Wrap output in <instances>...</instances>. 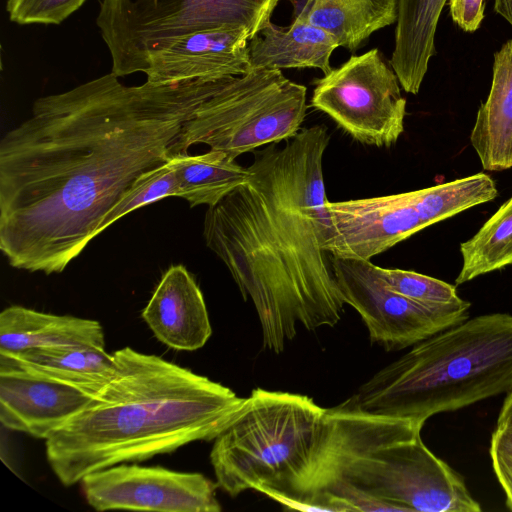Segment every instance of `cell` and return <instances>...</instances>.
<instances>
[{
	"mask_svg": "<svg viewBox=\"0 0 512 512\" xmlns=\"http://www.w3.org/2000/svg\"><path fill=\"white\" fill-rule=\"evenodd\" d=\"M447 0H400L395 45L390 65L401 87L417 94L430 59L435 54V34Z\"/></svg>",
	"mask_w": 512,
	"mask_h": 512,
	"instance_id": "obj_21",
	"label": "cell"
},
{
	"mask_svg": "<svg viewBox=\"0 0 512 512\" xmlns=\"http://www.w3.org/2000/svg\"><path fill=\"white\" fill-rule=\"evenodd\" d=\"M80 483L97 511H221L217 483L197 472L120 463L89 473Z\"/></svg>",
	"mask_w": 512,
	"mask_h": 512,
	"instance_id": "obj_11",
	"label": "cell"
},
{
	"mask_svg": "<svg viewBox=\"0 0 512 512\" xmlns=\"http://www.w3.org/2000/svg\"><path fill=\"white\" fill-rule=\"evenodd\" d=\"M378 49L352 56L315 81L311 105L356 141L390 147L404 131L406 99Z\"/></svg>",
	"mask_w": 512,
	"mask_h": 512,
	"instance_id": "obj_9",
	"label": "cell"
},
{
	"mask_svg": "<svg viewBox=\"0 0 512 512\" xmlns=\"http://www.w3.org/2000/svg\"><path fill=\"white\" fill-rule=\"evenodd\" d=\"M92 395L18 368H0V421L8 429L47 439L82 411Z\"/></svg>",
	"mask_w": 512,
	"mask_h": 512,
	"instance_id": "obj_13",
	"label": "cell"
},
{
	"mask_svg": "<svg viewBox=\"0 0 512 512\" xmlns=\"http://www.w3.org/2000/svg\"><path fill=\"white\" fill-rule=\"evenodd\" d=\"M338 47V40L326 30L293 18L286 27L269 21L250 39L248 53L253 70L318 68L325 75L333 69L330 57Z\"/></svg>",
	"mask_w": 512,
	"mask_h": 512,
	"instance_id": "obj_16",
	"label": "cell"
},
{
	"mask_svg": "<svg viewBox=\"0 0 512 512\" xmlns=\"http://www.w3.org/2000/svg\"><path fill=\"white\" fill-rule=\"evenodd\" d=\"M87 0H7L9 20L19 25H59Z\"/></svg>",
	"mask_w": 512,
	"mask_h": 512,
	"instance_id": "obj_27",
	"label": "cell"
},
{
	"mask_svg": "<svg viewBox=\"0 0 512 512\" xmlns=\"http://www.w3.org/2000/svg\"><path fill=\"white\" fill-rule=\"evenodd\" d=\"M386 284L397 293L428 305H447L462 299L456 286L414 271L389 269L378 266Z\"/></svg>",
	"mask_w": 512,
	"mask_h": 512,
	"instance_id": "obj_26",
	"label": "cell"
},
{
	"mask_svg": "<svg viewBox=\"0 0 512 512\" xmlns=\"http://www.w3.org/2000/svg\"><path fill=\"white\" fill-rule=\"evenodd\" d=\"M512 390V315L467 319L376 372L344 405L423 424Z\"/></svg>",
	"mask_w": 512,
	"mask_h": 512,
	"instance_id": "obj_5",
	"label": "cell"
},
{
	"mask_svg": "<svg viewBox=\"0 0 512 512\" xmlns=\"http://www.w3.org/2000/svg\"><path fill=\"white\" fill-rule=\"evenodd\" d=\"M486 0H448L453 21L464 31H476L484 18Z\"/></svg>",
	"mask_w": 512,
	"mask_h": 512,
	"instance_id": "obj_29",
	"label": "cell"
},
{
	"mask_svg": "<svg viewBox=\"0 0 512 512\" xmlns=\"http://www.w3.org/2000/svg\"><path fill=\"white\" fill-rule=\"evenodd\" d=\"M326 408L306 395L255 388L210 452L216 483L231 497L247 490L275 500L305 464Z\"/></svg>",
	"mask_w": 512,
	"mask_h": 512,
	"instance_id": "obj_6",
	"label": "cell"
},
{
	"mask_svg": "<svg viewBox=\"0 0 512 512\" xmlns=\"http://www.w3.org/2000/svg\"><path fill=\"white\" fill-rule=\"evenodd\" d=\"M490 455L506 505L512 510V418L497 424L491 437Z\"/></svg>",
	"mask_w": 512,
	"mask_h": 512,
	"instance_id": "obj_28",
	"label": "cell"
},
{
	"mask_svg": "<svg viewBox=\"0 0 512 512\" xmlns=\"http://www.w3.org/2000/svg\"><path fill=\"white\" fill-rule=\"evenodd\" d=\"M142 318L159 341L176 350L200 349L212 334L203 294L183 265L163 274Z\"/></svg>",
	"mask_w": 512,
	"mask_h": 512,
	"instance_id": "obj_15",
	"label": "cell"
},
{
	"mask_svg": "<svg viewBox=\"0 0 512 512\" xmlns=\"http://www.w3.org/2000/svg\"><path fill=\"white\" fill-rule=\"evenodd\" d=\"M330 134L300 130L254 151L248 181L204 217L203 236L256 310L263 347L281 353L300 324L335 326L344 301L324 249L328 226L323 174Z\"/></svg>",
	"mask_w": 512,
	"mask_h": 512,
	"instance_id": "obj_2",
	"label": "cell"
},
{
	"mask_svg": "<svg viewBox=\"0 0 512 512\" xmlns=\"http://www.w3.org/2000/svg\"><path fill=\"white\" fill-rule=\"evenodd\" d=\"M325 251L344 259L370 261L426 227L412 192L327 202Z\"/></svg>",
	"mask_w": 512,
	"mask_h": 512,
	"instance_id": "obj_12",
	"label": "cell"
},
{
	"mask_svg": "<svg viewBox=\"0 0 512 512\" xmlns=\"http://www.w3.org/2000/svg\"><path fill=\"white\" fill-rule=\"evenodd\" d=\"M279 0H101L96 25L111 57V72H144L150 60L186 35L244 27L252 37Z\"/></svg>",
	"mask_w": 512,
	"mask_h": 512,
	"instance_id": "obj_8",
	"label": "cell"
},
{
	"mask_svg": "<svg viewBox=\"0 0 512 512\" xmlns=\"http://www.w3.org/2000/svg\"><path fill=\"white\" fill-rule=\"evenodd\" d=\"M307 89L278 69L231 76L194 111L175 154L206 144L232 158L295 136L306 116Z\"/></svg>",
	"mask_w": 512,
	"mask_h": 512,
	"instance_id": "obj_7",
	"label": "cell"
},
{
	"mask_svg": "<svg viewBox=\"0 0 512 512\" xmlns=\"http://www.w3.org/2000/svg\"><path fill=\"white\" fill-rule=\"evenodd\" d=\"M487 171L512 168V40L494 55L492 83L470 135Z\"/></svg>",
	"mask_w": 512,
	"mask_h": 512,
	"instance_id": "obj_18",
	"label": "cell"
},
{
	"mask_svg": "<svg viewBox=\"0 0 512 512\" xmlns=\"http://www.w3.org/2000/svg\"><path fill=\"white\" fill-rule=\"evenodd\" d=\"M178 182L172 157L139 175L102 220L98 235L124 215L166 197H177Z\"/></svg>",
	"mask_w": 512,
	"mask_h": 512,
	"instance_id": "obj_25",
	"label": "cell"
},
{
	"mask_svg": "<svg viewBox=\"0 0 512 512\" xmlns=\"http://www.w3.org/2000/svg\"><path fill=\"white\" fill-rule=\"evenodd\" d=\"M423 424L341 403L274 501L301 511L479 512L463 478L423 443Z\"/></svg>",
	"mask_w": 512,
	"mask_h": 512,
	"instance_id": "obj_4",
	"label": "cell"
},
{
	"mask_svg": "<svg viewBox=\"0 0 512 512\" xmlns=\"http://www.w3.org/2000/svg\"><path fill=\"white\" fill-rule=\"evenodd\" d=\"M172 160L178 182L177 197L188 201L191 207L214 206L250 177L248 168L223 151L210 149L198 155L177 153Z\"/></svg>",
	"mask_w": 512,
	"mask_h": 512,
	"instance_id": "obj_22",
	"label": "cell"
},
{
	"mask_svg": "<svg viewBox=\"0 0 512 512\" xmlns=\"http://www.w3.org/2000/svg\"><path fill=\"white\" fill-rule=\"evenodd\" d=\"M69 345L105 347L101 324L13 305L0 314V353Z\"/></svg>",
	"mask_w": 512,
	"mask_h": 512,
	"instance_id": "obj_17",
	"label": "cell"
},
{
	"mask_svg": "<svg viewBox=\"0 0 512 512\" xmlns=\"http://www.w3.org/2000/svg\"><path fill=\"white\" fill-rule=\"evenodd\" d=\"M462 267L456 284L512 264V196L469 240L461 243Z\"/></svg>",
	"mask_w": 512,
	"mask_h": 512,
	"instance_id": "obj_23",
	"label": "cell"
},
{
	"mask_svg": "<svg viewBox=\"0 0 512 512\" xmlns=\"http://www.w3.org/2000/svg\"><path fill=\"white\" fill-rule=\"evenodd\" d=\"M88 405L45 440L48 463L65 486L89 473L170 453L218 437L246 398L157 355L125 347Z\"/></svg>",
	"mask_w": 512,
	"mask_h": 512,
	"instance_id": "obj_3",
	"label": "cell"
},
{
	"mask_svg": "<svg viewBox=\"0 0 512 512\" xmlns=\"http://www.w3.org/2000/svg\"><path fill=\"white\" fill-rule=\"evenodd\" d=\"M251 38L244 27L189 34L156 54L143 73L158 84L241 76L253 70Z\"/></svg>",
	"mask_w": 512,
	"mask_h": 512,
	"instance_id": "obj_14",
	"label": "cell"
},
{
	"mask_svg": "<svg viewBox=\"0 0 512 512\" xmlns=\"http://www.w3.org/2000/svg\"><path fill=\"white\" fill-rule=\"evenodd\" d=\"M330 261L344 303L358 312L370 341L386 351L411 347L469 317L471 304L463 299L428 305L397 293L371 261L331 255Z\"/></svg>",
	"mask_w": 512,
	"mask_h": 512,
	"instance_id": "obj_10",
	"label": "cell"
},
{
	"mask_svg": "<svg viewBox=\"0 0 512 512\" xmlns=\"http://www.w3.org/2000/svg\"><path fill=\"white\" fill-rule=\"evenodd\" d=\"M494 8L512 25V0H494Z\"/></svg>",
	"mask_w": 512,
	"mask_h": 512,
	"instance_id": "obj_30",
	"label": "cell"
},
{
	"mask_svg": "<svg viewBox=\"0 0 512 512\" xmlns=\"http://www.w3.org/2000/svg\"><path fill=\"white\" fill-rule=\"evenodd\" d=\"M509 418H512V390L508 392L503 402V405L498 416L497 424Z\"/></svg>",
	"mask_w": 512,
	"mask_h": 512,
	"instance_id": "obj_31",
	"label": "cell"
},
{
	"mask_svg": "<svg viewBox=\"0 0 512 512\" xmlns=\"http://www.w3.org/2000/svg\"><path fill=\"white\" fill-rule=\"evenodd\" d=\"M415 207L427 228L471 207L493 200L498 191L485 173L413 191Z\"/></svg>",
	"mask_w": 512,
	"mask_h": 512,
	"instance_id": "obj_24",
	"label": "cell"
},
{
	"mask_svg": "<svg viewBox=\"0 0 512 512\" xmlns=\"http://www.w3.org/2000/svg\"><path fill=\"white\" fill-rule=\"evenodd\" d=\"M112 72L37 98L0 141V250L61 273L142 173L175 155L184 123L227 79L127 86Z\"/></svg>",
	"mask_w": 512,
	"mask_h": 512,
	"instance_id": "obj_1",
	"label": "cell"
},
{
	"mask_svg": "<svg viewBox=\"0 0 512 512\" xmlns=\"http://www.w3.org/2000/svg\"><path fill=\"white\" fill-rule=\"evenodd\" d=\"M0 368H18L61 381L94 396L111 378L115 359L105 347L69 345L0 353Z\"/></svg>",
	"mask_w": 512,
	"mask_h": 512,
	"instance_id": "obj_19",
	"label": "cell"
},
{
	"mask_svg": "<svg viewBox=\"0 0 512 512\" xmlns=\"http://www.w3.org/2000/svg\"><path fill=\"white\" fill-rule=\"evenodd\" d=\"M293 18L332 34L341 47L356 51L374 32L397 22L400 0H286Z\"/></svg>",
	"mask_w": 512,
	"mask_h": 512,
	"instance_id": "obj_20",
	"label": "cell"
}]
</instances>
